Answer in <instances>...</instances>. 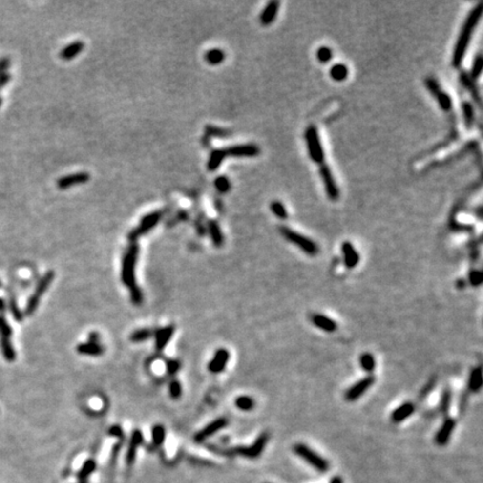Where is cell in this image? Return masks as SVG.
<instances>
[{"label": "cell", "instance_id": "obj_1", "mask_svg": "<svg viewBox=\"0 0 483 483\" xmlns=\"http://www.w3.org/2000/svg\"><path fill=\"white\" fill-rule=\"evenodd\" d=\"M482 3H478L477 7L471 10V13L467 16L466 21L463 25L461 33H460L459 40L457 42V45L454 47L453 56H452V64H453L454 67H460L462 64V61L464 59L465 52L467 49V46H469V42L471 41V35L474 32L475 27H477L479 21L482 16Z\"/></svg>", "mask_w": 483, "mask_h": 483}, {"label": "cell", "instance_id": "obj_2", "mask_svg": "<svg viewBox=\"0 0 483 483\" xmlns=\"http://www.w3.org/2000/svg\"><path fill=\"white\" fill-rule=\"evenodd\" d=\"M138 255H139V245L137 243H132V244L127 247L126 252L125 253V256H123L121 279L123 284L129 289L134 287V285H137L136 277H134L136 276L134 269H136Z\"/></svg>", "mask_w": 483, "mask_h": 483}, {"label": "cell", "instance_id": "obj_3", "mask_svg": "<svg viewBox=\"0 0 483 483\" xmlns=\"http://www.w3.org/2000/svg\"><path fill=\"white\" fill-rule=\"evenodd\" d=\"M293 452L297 457L304 460L305 462L309 463L314 469L319 472H327L329 470V462L326 459L322 458L321 455L316 453L311 447H309L307 444L297 443L293 445Z\"/></svg>", "mask_w": 483, "mask_h": 483}, {"label": "cell", "instance_id": "obj_4", "mask_svg": "<svg viewBox=\"0 0 483 483\" xmlns=\"http://www.w3.org/2000/svg\"><path fill=\"white\" fill-rule=\"evenodd\" d=\"M280 233L290 243H292V244L296 245L299 249L302 250L305 254L310 255V256H315L319 253V246L315 244V242L304 236V235H301L297 231L285 226L280 227Z\"/></svg>", "mask_w": 483, "mask_h": 483}, {"label": "cell", "instance_id": "obj_5", "mask_svg": "<svg viewBox=\"0 0 483 483\" xmlns=\"http://www.w3.org/2000/svg\"><path fill=\"white\" fill-rule=\"evenodd\" d=\"M54 277H55V272L48 271L44 276L42 277L40 282H38L37 287H36V289H35V292L33 293L32 296L29 297L28 302H27L26 310H25L26 315H32L34 312L37 310L42 295L44 294L46 291H47V289L53 282Z\"/></svg>", "mask_w": 483, "mask_h": 483}, {"label": "cell", "instance_id": "obj_6", "mask_svg": "<svg viewBox=\"0 0 483 483\" xmlns=\"http://www.w3.org/2000/svg\"><path fill=\"white\" fill-rule=\"evenodd\" d=\"M305 140H307L309 154L312 161L315 164H323L324 150L320 141L318 130L315 126H310L305 130Z\"/></svg>", "mask_w": 483, "mask_h": 483}, {"label": "cell", "instance_id": "obj_7", "mask_svg": "<svg viewBox=\"0 0 483 483\" xmlns=\"http://www.w3.org/2000/svg\"><path fill=\"white\" fill-rule=\"evenodd\" d=\"M269 433H262L258 438L255 440V442L251 446H237L233 450L231 449V454H239L246 459H257L264 451L266 444L269 442Z\"/></svg>", "mask_w": 483, "mask_h": 483}, {"label": "cell", "instance_id": "obj_8", "mask_svg": "<svg viewBox=\"0 0 483 483\" xmlns=\"http://www.w3.org/2000/svg\"><path fill=\"white\" fill-rule=\"evenodd\" d=\"M161 217H162V211H159V210L150 212V214L146 215L145 217L141 219V222H140V224H139V226L137 227V229H134L130 231L127 238H129L132 243H134L136 242V239L142 236V235L148 233V231L150 230H152L153 227H156V225L158 223H159Z\"/></svg>", "mask_w": 483, "mask_h": 483}, {"label": "cell", "instance_id": "obj_9", "mask_svg": "<svg viewBox=\"0 0 483 483\" xmlns=\"http://www.w3.org/2000/svg\"><path fill=\"white\" fill-rule=\"evenodd\" d=\"M375 382V377L373 375H369L365 378H362L359 381H357L356 384H354L346 392V400L348 401H355L364 395V394L368 390Z\"/></svg>", "mask_w": 483, "mask_h": 483}, {"label": "cell", "instance_id": "obj_10", "mask_svg": "<svg viewBox=\"0 0 483 483\" xmlns=\"http://www.w3.org/2000/svg\"><path fill=\"white\" fill-rule=\"evenodd\" d=\"M227 425H229V420L225 419V417H219V419L212 420L207 426H205L202 431L197 433L194 436V441L196 443H203L208 438H210L211 435H214L217 432L223 430V428H225Z\"/></svg>", "mask_w": 483, "mask_h": 483}, {"label": "cell", "instance_id": "obj_11", "mask_svg": "<svg viewBox=\"0 0 483 483\" xmlns=\"http://www.w3.org/2000/svg\"><path fill=\"white\" fill-rule=\"evenodd\" d=\"M320 176H321L322 181L326 188V192L330 200H337L339 198V189L336 180L334 178L330 168L327 165H321L320 167Z\"/></svg>", "mask_w": 483, "mask_h": 483}, {"label": "cell", "instance_id": "obj_12", "mask_svg": "<svg viewBox=\"0 0 483 483\" xmlns=\"http://www.w3.org/2000/svg\"><path fill=\"white\" fill-rule=\"evenodd\" d=\"M455 425H457V423H455V420L452 419V417H447V416L445 417L441 428H440L438 433L435 434L434 440L438 445L444 446L450 442V439L452 434H453Z\"/></svg>", "mask_w": 483, "mask_h": 483}, {"label": "cell", "instance_id": "obj_13", "mask_svg": "<svg viewBox=\"0 0 483 483\" xmlns=\"http://www.w3.org/2000/svg\"><path fill=\"white\" fill-rule=\"evenodd\" d=\"M230 360V353L227 351L225 348H219V349L216 351L214 357L208 365V369L212 374H219L225 370L227 362Z\"/></svg>", "mask_w": 483, "mask_h": 483}, {"label": "cell", "instance_id": "obj_14", "mask_svg": "<svg viewBox=\"0 0 483 483\" xmlns=\"http://www.w3.org/2000/svg\"><path fill=\"white\" fill-rule=\"evenodd\" d=\"M142 442H144V435L140 430H134L132 432V435H131L129 447H127L126 454V464L131 466L136 461V454L138 451V447L141 445Z\"/></svg>", "mask_w": 483, "mask_h": 483}, {"label": "cell", "instance_id": "obj_15", "mask_svg": "<svg viewBox=\"0 0 483 483\" xmlns=\"http://www.w3.org/2000/svg\"><path fill=\"white\" fill-rule=\"evenodd\" d=\"M226 156H231L236 158L242 157H256L260 153V149L255 145H241L234 146L225 149Z\"/></svg>", "mask_w": 483, "mask_h": 483}, {"label": "cell", "instance_id": "obj_16", "mask_svg": "<svg viewBox=\"0 0 483 483\" xmlns=\"http://www.w3.org/2000/svg\"><path fill=\"white\" fill-rule=\"evenodd\" d=\"M88 180H90V175L87 172H77L73 173V175L62 177L57 181V186H59L60 189H67L72 186H76V185L87 183Z\"/></svg>", "mask_w": 483, "mask_h": 483}, {"label": "cell", "instance_id": "obj_17", "mask_svg": "<svg viewBox=\"0 0 483 483\" xmlns=\"http://www.w3.org/2000/svg\"><path fill=\"white\" fill-rule=\"evenodd\" d=\"M342 253H343V258H345V264L348 269H354L358 265L359 261H360V256H359V253L355 249V246L351 244L350 242H343V244L341 246Z\"/></svg>", "mask_w": 483, "mask_h": 483}, {"label": "cell", "instance_id": "obj_18", "mask_svg": "<svg viewBox=\"0 0 483 483\" xmlns=\"http://www.w3.org/2000/svg\"><path fill=\"white\" fill-rule=\"evenodd\" d=\"M173 334H175V327L173 326H167L156 330V334H154L156 336V349L158 351L164 350L165 347L168 345L169 340L172 338Z\"/></svg>", "mask_w": 483, "mask_h": 483}, {"label": "cell", "instance_id": "obj_19", "mask_svg": "<svg viewBox=\"0 0 483 483\" xmlns=\"http://www.w3.org/2000/svg\"><path fill=\"white\" fill-rule=\"evenodd\" d=\"M414 412H415L414 404L407 401V403H405L403 405H400L399 407H397L395 411L392 413L390 420H392L393 423H401L403 420H405L406 419H408L409 416L414 414Z\"/></svg>", "mask_w": 483, "mask_h": 483}, {"label": "cell", "instance_id": "obj_20", "mask_svg": "<svg viewBox=\"0 0 483 483\" xmlns=\"http://www.w3.org/2000/svg\"><path fill=\"white\" fill-rule=\"evenodd\" d=\"M279 8H280V2L279 1H275V0H273V1H270L268 5L265 6L264 10L262 11V14L260 16V21L262 22V25L266 26V25L272 24V22L275 21L276 15H277V13H279Z\"/></svg>", "mask_w": 483, "mask_h": 483}, {"label": "cell", "instance_id": "obj_21", "mask_svg": "<svg viewBox=\"0 0 483 483\" xmlns=\"http://www.w3.org/2000/svg\"><path fill=\"white\" fill-rule=\"evenodd\" d=\"M312 322H314L315 326L319 329H321L326 332H335L337 330V323H336L335 320H332L331 318L323 315H312Z\"/></svg>", "mask_w": 483, "mask_h": 483}, {"label": "cell", "instance_id": "obj_22", "mask_svg": "<svg viewBox=\"0 0 483 483\" xmlns=\"http://www.w3.org/2000/svg\"><path fill=\"white\" fill-rule=\"evenodd\" d=\"M84 49V42H73L71 44H68L66 47H64L60 53V56L62 60L64 61H71L76 57Z\"/></svg>", "mask_w": 483, "mask_h": 483}, {"label": "cell", "instance_id": "obj_23", "mask_svg": "<svg viewBox=\"0 0 483 483\" xmlns=\"http://www.w3.org/2000/svg\"><path fill=\"white\" fill-rule=\"evenodd\" d=\"M460 80H461V83H462L463 86H464L466 88V90L469 91V93L471 95H472V98L474 99V101L477 102L478 104H481L480 94H479L478 87H477V85H475L474 81L472 80V77H471L464 71H462L461 74H460Z\"/></svg>", "mask_w": 483, "mask_h": 483}, {"label": "cell", "instance_id": "obj_24", "mask_svg": "<svg viewBox=\"0 0 483 483\" xmlns=\"http://www.w3.org/2000/svg\"><path fill=\"white\" fill-rule=\"evenodd\" d=\"M76 350L79 354L86 355V356H101L104 353L103 346L100 345V343L93 342L81 343V345L77 346Z\"/></svg>", "mask_w": 483, "mask_h": 483}, {"label": "cell", "instance_id": "obj_25", "mask_svg": "<svg viewBox=\"0 0 483 483\" xmlns=\"http://www.w3.org/2000/svg\"><path fill=\"white\" fill-rule=\"evenodd\" d=\"M226 157H227L226 151L224 149L212 150V151L210 152V160H208V164H207L208 170H210V171H215V170H217Z\"/></svg>", "mask_w": 483, "mask_h": 483}, {"label": "cell", "instance_id": "obj_26", "mask_svg": "<svg viewBox=\"0 0 483 483\" xmlns=\"http://www.w3.org/2000/svg\"><path fill=\"white\" fill-rule=\"evenodd\" d=\"M208 230H210L212 244L216 247H221L224 244V236L218 223L216 221H210V223H208Z\"/></svg>", "mask_w": 483, "mask_h": 483}, {"label": "cell", "instance_id": "obj_27", "mask_svg": "<svg viewBox=\"0 0 483 483\" xmlns=\"http://www.w3.org/2000/svg\"><path fill=\"white\" fill-rule=\"evenodd\" d=\"M482 382H483L482 368L481 367H478V368H474L472 372H471L469 378V388L471 392L478 393L482 387Z\"/></svg>", "mask_w": 483, "mask_h": 483}, {"label": "cell", "instance_id": "obj_28", "mask_svg": "<svg viewBox=\"0 0 483 483\" xmlns=\"http://www.w3.org/2000/svg\"><path fill=\"white\" fill-rule=\"evenodd\" d=\"M156 334V330L151 329V328H144V329H139L132 332V335L130 336V340L132 342H142L148 340L149 338H151L152 336Z\"/></svg>", "mask_w": 483, "mask_h": 483}, {"label": "cell", "instance_id": "obj_29", "mask_svg": "<svg viewBox=\"0 0 483 483\" xmlns=\"http://www.w3.org/2000/svg\"><path fill=\"white\" fill-rule=\"evenodd\" d=\"M348 67L345 64H335L330 68V76L337 82H342L348 77Z\"/></svg>", "mask_w": 483, "mask_h": 483}, {"label": "cell", "instance_id": "obj_30", "mask_svg": "<svg viewBox=\"0 0 483 483\" xmlns=\"http://www.w3.org/2000/svg\"><path fill=\"white\" fill-rule=\"evenodd\" d=\"M205 60H206L208 62V64L210 65H218L225 60V53L219 48H212L206 53Z\"/></svg>", "mask_w": 483, "mask_h": 483}, {"label": "cell", "instance_id": "obj_31", "mask_svg": "<svg viewBox=\"0 0 483 483\" xmlns=\"http://www.w3.org/2000/svg\"><path fill=\"white\" fill-rule=\"evenodd\" d=\"M462 114L463 120H464V125L467 129H471L474 122V109L472 104L469 102L462 103Z\"/></svg>", "mask_w": 483, "mask_h": 483}, {"label": "cell", "instance_id": "obj_32", "mask_svg": "<svg viewBox=\"0 0 483 483\" xmlns=\"http://www.w3.org/2000/svg\"><path fill=\"white\" fill-rule=\"evenodd\" d=\"M95 469H96V463L94 460H87V461L83 464L82 469L79 471L77 477H79L81 481H85L92 473L94 472Z\"/></svg>", "mask_w": 483, "mask_h": 483}, {"label": "cell", "instance_id": "obj_33", "mask_svg": "<svg viewBox=\"0 0 483 483\" xmlns=\"http://www.w3.org/2000/svg\"><path fill=\"white\" fill-rule=\"evenodd\" d=\"M1 350L3 357L6 358V360L8 361H14L15 358H16V353H15L14 347L11 345L9 338H2L1 339Z\"/></svg>", "mask_w": 483, "mask_h": 483}, {"label": "cell", "instance_id": "obj_34", "mask_svg": "<svg viewBox=\"0 0 483 483\" xmlns=\"http://www.w3.org/2000/svg\"><path fill=\"white\" fill-rule=\"evenodd\" d=\"M360 365L361 368L364 369L366 373H373L375 368H376V360H375V357L372 354L366 353L364 355H361Z\"/></svg>", "mask_w": 483, "mask_h": 483}, {"label": "cell", "instance_id": "obj_35", "mask_svg": "<svg viewBox=\"0 0 483 483\" xmlns=\"http://www.w3.org/2000/svg\"><path fill=\"white\" fill-rule=\"evenodd\" d=\"M152 434V442L156 446H159L164 444L166 439V431L162 425H154L151 431Z\"/></svg>", "mask_w": 483, "mask_h": 483}, {"label": "cell", "instance_id": "obj_36", "mask_svg": "<svg viewBox=\"0 0 483 483\" xmlns=\"http://www.w3.org/2000/svg\"><path fill=\"white\" fill-rule=\"evenodd\" d=\"M452 401V393L450 388H445L441 397V404H440V412L443 415H447V412L450 411Z\"/></svg>", "mask_w": 483, "mask_h": 483}, {"label": "cell", "instance_id": "obj_37", "mask_svg": "<svg viewBox=\"0 0 483 483\" xmlns=\"http://www.w3.org/2000/svg\"><path fill=\"white\" fill-rule=\"evenodd\" d=\"M235 405L238 409L241 411H251L255 406V401L250 396H239L238 399L235 400Z\"/></svg>", "mask_w": 483, "mask_h": 483}, {"label": "cell", "instance_id": "obj_38", "mask_svg": "<svg viewBox=\"0 0 483 483\" xmlns=\"http://www.w3.org/2000/svg\"><path fill=\"white\" fill-rule=\"evenodd\" d=\"M205 132H206V136L210 137H210L226 138V137H230V134H231L229 130L221 129V127L211 126H208L205 127Z\"/></svg>", "mask_w": 483, "mask_h": 483}, {"label": "cell", "instance_id": "obj_39", "mask_svg": "<svg viewBox=\"0 0 483 483\" xmlns=\"http://www.w3.org/2000/svg\"><path fill=\"white\" fill-rule=\"evenodd\" d=\"M214 185L216 189L222 194H226L231 190V181L227 178L226 176H218L217 178L215 179Z\"/></svg>", "mask_w": 483, "mask_h": 483}, {"label": "cell", "instance_id": "obj_40", "mask_svg": "<svg viewBox=\"0 0 483 483\" xmlns=\"http://www.w3.org/2000/svg\"><path fill=\"white\" fill-rule=\"evenodd\" d=\"M271 210L274 215L276 216L277 218L280 219H287L288 218V211L285 210L284 205L282 204L279 200H275V202H272L271 204Z\"/></svg>", "mask_w": 483, "mask_h": 483}, {"label": "cell", "instance_id": "obj_41", "mask_svg": "<svg viewBox=\"0 0 483 483\" xmlns=\"http://www.w3.org/2000/svg\"><path fill=\"white\" fill-rule=\"evenodd\" d=\"M425 85H426L427 90L430 91V93L434 96V98H436V96L442 92L441 86H440L439 82L434 79V77H427V79L425 80Z\"/></svg>", "mask_w": 483, "mask_h": 483}, {"label": "cell", "instance_id": "obj_42", "mask_svg": "<svg viewBox=\"0 0 483 483\" xmlns=\"http://www.w3.org/2000/svg\"><path fill=\"white\" fill-rule=\"evenodd\" d=\"M436 100H438V102L440 104V106H441V109L443 111H450L452 109V99H451V96L449 94H446V93H444V92L442 91L441 93H440L438 96L435 98Z\"/></svg>", "mask_w": 483, "mask_h": 483}, {"label": "cell", "instance_id": "obj_43", "mask_svg": "<svg viewBox=\"0 0 483 483\" xmlns=\"http://www.w3.org/2000/svg\"><path fill=\"white\" fill-rule=\"evenodd\" d=\"M482 65H483L482 56L480 55V54H479V55L474 59L473 64H472V68H471V75L470 76L472 77V80L478 79V77L481 75Z\"/></svg>", "mask_w": 483, "mask_h": 483}, {"label": "cell", "instance_id": "obj_44", "mask_svg": "<svg viewBox=\"0 0 483 483\" xmlns=\"http://www.w3.org/2000/svg\"><path fill=\"white\" fill-rule=\"evenodd\" d=\"M316 57H318L319 62L326 64L328 62H330L332 59V51L329 47H327V46H322V47H320L318 49V52H316Z\"/></svg>", "mask_w": 483, "mask_h": 483}, {"label": "cell", "instance_id": "obj_45", "mask_svg": "<svg viewBox=\"0 0 483 483\" xmlns=\"http://www.w3.org/2000/svg\"><path fill=\"white\" fill-rule=\"evenodd\" d=\"M181 392H183V389H181V385L178 380H172L171 382H170L169 384V393H170V396H171V399H180Z\"/></svg>", "mask_w": 483, "mask_h": 483}, {"label": "cell", "instance_id": "obj_46", "mask_svg": "<svg viewBox=\"0 0 483 483\" xmlns=\"http://www.w3.org/2000/svg\"><path fill=\"white\" fill-rule=\"evenodd\" d=\"M469 281L472 287H480L483 281V275L481 271H478V270H473V271L470 272L469 275Z\"/></svg>", "mask_w": 483, "mask_h": 483}, {"label": "cell", "instance_id": "obj_47", "mask_svg": "<svg viewBox=\"0 0 483 483\" xmlns=\"http://www.w3.org/2000/svg\"><path fill=\"white\" fill-rule=\"evenodd\" d=\"M130 293H131V300H132V302L136 305H140L142 303V301H144V295H142L140 288L134 285V287L130 289Z\"/></svg>", "mask_w": 483, "mask_h": 483}, {"label": "cell", "instance_id": "obj_48", "mask_svg": "<svg viewBox=\"0 0 483 483\" xmlns=\"http://www.w3.org/2000/svg\"><path fill=\"white\" fill-rule=\"evenodd\" d=\"M0 332H1L2 338H9L11 336V328L6 321L5 319L0 316Z\"/></svg>", "mask_w": 483, "mask_h": 483}, {"label": "cell", "instance_id": "obj_49", "mask_svg": "<svg viewBox=\"0 0 483 483\" xmlns=\"http://www.w3.org/2000/svg\"><path fill=\"white\" fill-rule=\"evenodd\" d=\"M166 366H167V372L170 375H175L180 369V362L179 360H176V359H170V360L167 361Z\"/></svg>", "mask_w": 483, "mask_h": 483}, {"label": "cell", "instance_id": "obj_50", "mask_svg": "<svg viewBox=\"0 0 483 483\" xmlns=\"http://www.w3.org/2000/svg\"><path fill=\"white\" fill-rule=\"evenodd\" d=\"M10 309H11V312H13V315H14V318L18 320V321H21V320L22 319V314L21 312V310H19V308H18V305L16 303V301L13 300L10 302Z\"/></svg>", "mask_w": 483, "mask_h": 483}, {"label": "cell", "instance_id": "obj_51", "mask_svg": "<svg viewBox=\"0 0 483 483\" xmlns=\"http://www.w3.org/2000/svg\"><path fill=\"white\" fill-rule=\"evenodd\" d=\"M9 66H10V60L8 57H2V59H0V75L5 74L7 69L9 68Z\"/></svg>", "mask_w": 483, "mask_h": 483}, {"label": "cell", "instance_id": "obj_52", "mask_svg": "<svg viewBox=\"0 0 483 483\" xmlns=\"http://www.w3.org/2000/svg\"><path fill=\"white\" fill-rule=\"evenodd\" d=\"M109 434L113 435V436H117V438H119V439L122 438V435H123L122 427L119 426V425H114V426H112L109 430Z\"/></svg>", "mask_w": 483, "mask_h": 483}, {"label": "cell", "instance_id": "obj_53", "mask_svg": "<svg viewBox=\"0 0 483 483\" xmlns=\"http://www.w3.org/2000/svg\"><path fill=\"white\" fill-rule=\"evenodd\" d=\"M10 79H11V76H10V74H8V73H5V74L0 75V90H1V88L9 82Z\"/></svg>", "mask_w": 483, "mask_h": 483}, {"label": "cell", "instance_id": "obj_54", "mask_svg": "<svg viewBox=\"0 0 483 483\" xmlns=\"http://www.w3.org/2000/svg\"><path fill=\"white\" fill-rule=\"evenodd\" d=\"M88 342H93V343H100L99 342V339H100V336L98 332H91L90 336H88Z\"/></svg>", "mask_w": 483, "mask_h": 483}, {"label": "cell", "instance_id": "obj_55", "mask_svg": "<svg viewBox=\"0 0 483 483\" xmlns=\"http://www.w3.org/2000/svg\"><path fill=\"white\" fill-rule=\"evenodd\" d=\"M433 387H434V380H433V381L431 382V384H427V386H426V387H425V388L423 389V392H422V394H423V395H422V397H425V396H426V395H427V394H428V393H430V392H431V390L433 389Z\"/></svg>", "mask_w": 483, "mask_h": 483}, {"label": "cell", "instance_id": "obj_56", "mask_svg": "<svg viewBox=\"0 0 483 483\" xmlns=\"http://www.w3.org/2000/svg\"><path fill=\"white\" fill-rule=\"evenodd\" d=\"M329 483H343V480H342L341 477H339V475H336V477L331 479Z\"/></svg>", "mask_w": 483, "mask_h": 483}, {"label": "cell", "instance_id": "obj_57", "mask_svg": "<svg viewBox=\"0 0 483 483\" xmlns=\"http://www.w3.org/2000/svg\"><path fill=\"white\" fill-rule=\"evenodd\" d=\"M5 310H6V304L3 302L2 299H0V311L3 312Z\"/></svg>", "mask_w": 483, "mask_h": 483}, {"label": "cell", "instance_id": "obj_58", "mask_svg": "<svg viewBox=\"0 0 483 483\" xmlns=\"http://www.w3.org/2000/svg\"><path fill=\"white\" fill-rule=\"evenodd\" d=\"M457 285H459V288H460V289L464 288V281H463V280H459V281L457 282Z\"/></svg>", "mask_w": 483, "mask_h": 483}, {"label": "cell", "instance_id": "obj_59", "mask_svg": "<svg viewBox=\"0 0 483 483\" xmlns=\"http://www.w3.org/2000/svg\"><path fill=\"white\" fill-rule=\"evenodd\" d=\"M1 103H2V100H1V98H0V106H1Z\"/></svg>", "mask_w": 483, "mask_h": 483}, {"label": "cell", "instance_id": "obj_60", "mask_svg": "<svg viewBox=\"0 0 483 483\" xmlns=\"http://www.w3.org/2000/svg\"><path fill=\"white\" fill-rule=\"evenodd\" d=\"M80 483H86V482H85V481H81Z\"/></svg>", "mask_w": 483, "mask_h": 483}, {"label": "cell", "instance_id": "obj_61", "mask_svg": "<svg viewBox=\"0 0 483 483\" xmlns=\"http://www.w3.org/2000/svg\"><path fill=\"white\" fill-rule=\"evenodd\" d=\"M266 483H268V482H266Z\"/></svg>", "mask_w": 483, "mask_h": 483}]
</instances>
